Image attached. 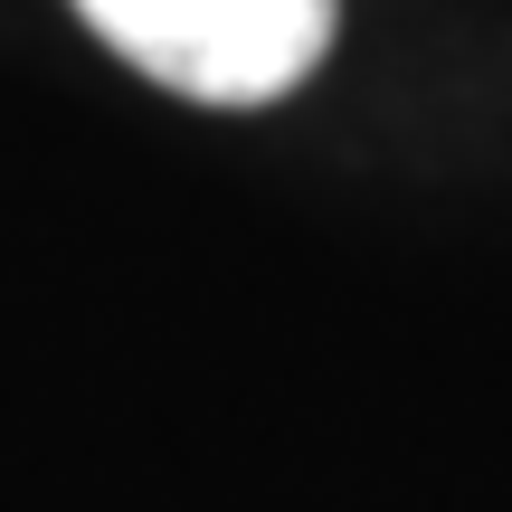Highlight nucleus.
I'll list each match as a JSON object with an SVG mask.
<instances>
[{
	"label": "nucleus",
	"mask_w": 512,
	"mask_h": 512,
	"mask_svg": "<svg viewBox=\"0 0 512 512\" xmlns=\"http://www.w3.org/2000/svg\"><path fill=\"white\" fill-rule=\"evenodd\" d=\"M86 29L190 105H266L332 48L342 0H76Z\"/></svg>",
	"instance_id": "obj_1"
}]
</instances>
